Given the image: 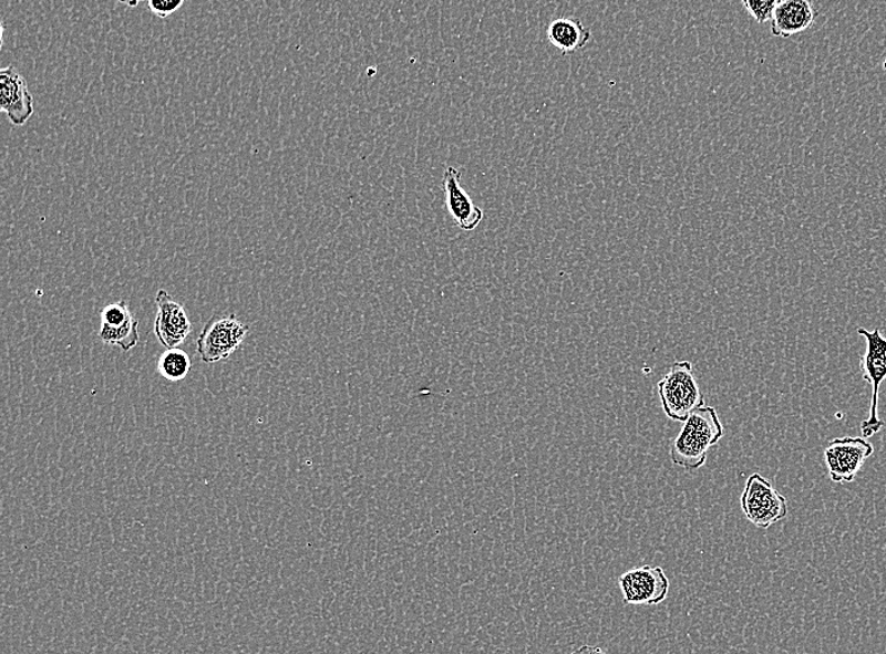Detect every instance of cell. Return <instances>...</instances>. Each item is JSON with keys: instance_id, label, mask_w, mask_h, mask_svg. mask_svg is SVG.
<instances>
[{"instance_id": "18", "label": "cell", "mask_w": 886, "mask_h": 654, "mask_svg": "<svg viewBox=\"0 0 886 654\" xmlns=\"http://www.w3.org/2000/svg\"><path fill=\"white\" fill-rule=\"evenodd\" d=\"M570 654H608V653H606L602 648H599L597 646H589V644H585V646L575 650Z\"/></svg>"}, {"instance_id": "21", "label": "cell", "mask_w": 886, "mask_h": 654, "mask_svg": "<svg viewBox=\"0 0 886 654\" xmlns=\"http://www.w3.org/2000/svg\"><path fill=\"white\" fill-rule=\"evenodd\" d=\"M883 69L886 71V59L884 60Z\"/></svg>"}, {"instance_id": "2", "label": "cell", "mask_w": 886, "mask_h": 654, "mask_svg": "<svg viewBox=\"0 0 886 654\" xmlns=\"http://www.w3.org/2000/svg\"><path fill=\"white\" fill-rule=\"evenodd\" d=\"M661 407L673 422L686 423L690 414L704 407L705 397L688 361L673 363L658 383Z\"/></svg>"}, {"instance_id": "9", "label": "cell", "mask_w": 886, "mask_h": 654, "mask_svg": "<svg viewBox=\"0 0 886 654\" xmlns=\"http://www.w3.org/2000/svg\"><path fill=\"white\" fill-rule=\"evenodd\" d=\"M0 110L14 126H23L34 113V101L27 81L13 66L0 71Z\"/></svg>"}, {"instance_id": "14", "label": "cell", "mask_w": 886, "mask_h": 654, "mask_svg": "<svg viewBox=\"0 0 886 654\" xmlns=\"http://www.w3.org/2000/svg\"><path fill=\"white\" fill-rule=\"evenodd\" d=\"M99 338L101 342L107 345L117 346L125 353L131 352V350H133L137 343L141 342V335H138V321L134 318L133 320L126 322L125 325L119 328L101 325Z\"/></svg>"}, {"instance_id": "6", "label": "cell", "mask_w": 886, "mask_h": 654, "mask_svg": "<svg viewBox=\"0 0 886 654\" xmlns=\"http://www.w3.org/2000/svg\"><path fill=\"white\" fill-rule=\"evenodd\" d=\"M874 454V447L865 438L845 437L830 442L824 458L831 481L852 484L865 460Z\"/></svg>"}, {"instance_id": "17", "label": "cell", "mask_w": 886, "mask_h": 654, "mask_svg": "<svg viewBox=\"0 0 886 654\" xmlns=\"http://www.w3.org/2000/svg\"><path fill=\"white\" fill-rule=\"evenodd\" d=\"M183 6V0H178V2H173V0H150V2H147V7H150L152 13L162 18V20L179 11V8Z\"/></svg>"}, {"instance_id": "10", "label": "cell", "mask_w": 886, "mask_h": 654, "mask_svg": "<svg viewBox=\"0 0 886 654\" xmlns=\"http://www.w3.org/2000/svg\"><path fill=\"white\" fill-rule=\"evenodd\" d=\"M442 190L445 195L449 215L454 224L465 232H473L483 222L484 211L461 187V173L456 168L447 167L443 173Z\"/></svg>"}, {"instance_id": "3", "label": "cell", "mask_w": 886, "mask_h": 654, "mask_svg": "<svg viewBox=\"0 0 886 654\" xmlns=\"http://www.w3.org/2000/svg\"><path fill=\"white\" fill-rule=\"evenodd\" d=\"M857 334L866 340V352L861 361V371L864 381L873 388L869 417L863 421L861 429L863 438H872L879 433L885 423L879 417L880 386L886 380V338L879 329L873 331L864 328L857 329Z\"/></svg>"}, {"instance_id": "4", "label": "cell", "mask_w": 886, "mask_h": 654, "mask_svg": "<svg viewBox=\"0 0 886 654\" xmlns=\"http://www.w3.org/2000/svg\"><path fill=\"white\" fill-rule=\"evenodd\" d=\"M248 331L249 326L239 321L235 313H216L197 339V353L202 362L212 364L227 361L243 346Z\"/></svg>"}, {"instance_id": "15", "label": "cell", "mask_w": 886, "mask_h": 654, "mask_svg": "<svg viewBox=\"0 0 886 654\" xmlns=\"http://www.w3.org/2000/svg\"><path fill=\"white\" fill-rule=\"evenodd\" d=\"M134 319L133 313L128 310L126 301H117L110 303L101 311V325L111 328H119L126 324V322Z\"/></svg>"}, {"instance_id": "8", "label": "cell", "mask_w": 886, "mask_h": 654, "mask_svg": "<svg viewBox=\"0 0 886 654\" xmlns=\"http://www.w3.org/2000/svg\"><path fill=\"white\" fill-rule=\"evenodd\" d=\"M155 302L158 308L154 322L155 336L168 350L179 347L186 343L193 329L186 309L165 290L156 293Z\"/></svg>"}, {"instance_id": "11", "label": "cell", "mask_w": 886, "mask_h": 654, "mask_svg": "<svg viewBox=\"0 0 886 654\" xmlns=\"http://www.w3.org/2000/svg\"><path fill=\"white\" fill-rule=\"evenodd\" d=\"M818 12L807 0H782L775 6L771 21V31L774 37L790 39V37L806 32L814 25Z\"/></svg>"}, {"instance_id": "7", "label": "cell", "mask_w": 886, "mask_h": 654, "mask_svg": "<svg viewBox=\"0 0 886 654\" xmlns=\"http://www.w3.org/2000/svg\"><path fill=\"white\" fill-rule=\"evenodd\" d=\"M624 601L632 605H658L667 601L670 580L661 567L643 565L618 578Z\"/></svg>"}, {"instance_id": "5", "label": "cell", "mask_w": 886, "mask_h": 654, "mask_svg": "<svg viewBox=\"0 0 886 654\" xmlns=\"http://www.w3.org/2000/svg\"><path fill=\"white\" fill-rule=\"evenodd\" d=\"M741 508L748 521L759 529H769L772 525L787 518L789 504L767 478L760 474L748 477L741 497Z\"/></svg>"}, {"instance_id": "1", "label": "cell", "mask_w": 886, "mask_h": 654, "mask_svg": "<svg viewBox=\"0 0 886 654\" xmlns=\"http://www.w3.org/2000/svg\"><path fill=\"white\" fill-rule=\"evenodd\" d=\"M724 437V426L713 407H701L690 414L678 437L672 440L670 458L686 471H697L707 463L709 449Z\"/></svg>"}, {"instance_id": "19", "label": "cell", "mask_w": 886, "mask_h": 654, "mask_svg": "<svg viewBox=\"0 0 886 654\" xmlns=\"http://www.w3.org/2000/svg\"><path fill=\"white\" fill-rule=\"evenodd\" d=\"M4 43V23L0 22V45L3 48Z\"/></svg>"}, {"instance_id": "16", "label": "cell", "mask_w": 886, "mask_h": 654, "mask_svg": "<svg viewBox=\"0 0 886 654\" xmlns=\"http://www.w3.org/2000/svg\"><path fill=\"white\" fill-rule=\"evenodd\" d=\"M746 12L750 13L760 24L772 21L775 6V0H765V2H752V0H744L742 2Z\"/></svg>"}, {"instance_id": "13", "label": "cell", "mask_w": 886, "mask_h": 654, "mask_svg": "<svg viewBox=\"0 0 886 654\" xmlns=\"http://www.w3.org/2000/svg\"><path fill=\"white\" fill-rule=\"evenodd\" d=\"M190 370V357L179 347L166 350L159 357L158 372L164 380L171 383H179L186 380Z\"/></svg>"}, {"instance_id": "12", "label": "cell", "mask_w": 886, "mask_h": 654, "mask_svg": "<svg viewBox=\"0 0 886 654\" xmlns=\"http://www.w3.org/2000/svg\"><path fill=\"white\" fill-rule=\"evenodd\" d=\"M547 37L563 54H574L593 40V31L577 17H560L549 23Z\"/></svg>"}, {"instance_id": "20", "label": "cell", "mask_w": 886, "mask_h": 654, "mask_svg": "<svg viewBox=\"0 0 886 654\" xmlns=\"http://www.w3.org/2000/svg\"><path fill=\"white\" fill-rule=\"evenodd\" d=\"M125 4L128 7H136L138 3L136 2V3H125Z\"/></svg>"}]
</instances>
